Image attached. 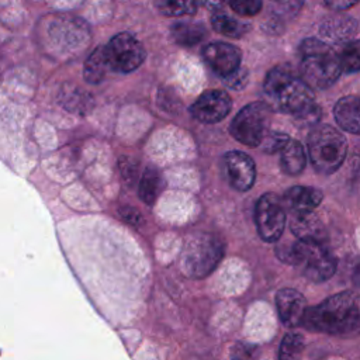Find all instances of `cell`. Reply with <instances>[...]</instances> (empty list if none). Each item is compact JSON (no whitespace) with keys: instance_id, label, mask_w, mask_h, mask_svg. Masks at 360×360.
Instances as JSON below:
<instances>
[{"instance_id":"9a60e30c","label":"cell","mask_w":360,"mask_h":360,"mask_svg":"<svg viewBox=\"0 0 360 360\" xmlns=\"http://www.w3.org/2000/svg\"><path fill=\"white\" fill-rule=\"evenodd\" d=\"M322 198L323 194L319 188L307 186L290 187L284 194V202L292 212H314Z\"/></svg>"},{"instance_id":"52a82bcc","label":"cell","mask_w":360,"mask_h":360,"mask_svg":"<svg viewBox=\"0 0 360 360\" xmlns=\"http://www.w3.org/2000/svg\"><path fill=\"white\" fill-rule=\"evenodd\" d=\"M271 108L267 103L255 101L245 105L232 120L229 131L232 136L250 148L260 146L266 134L270 131Z\"/></svg>"},{"instance_id":"ac0fdd59","label":"cell","mask_w":360,"mask_h":360,"mask_svg":"<svg viewBox=\"0 0 360 360\" xmlns=\"http://www.w3.org/2000/svg\"><path fill=\"white\" fill-rule=\"evenodd\" d=\"M307 163V156L301 142L290 139L285 148L280 152V166L285 174L297 176L300 174Z\"/></svg>"},{"instance_id":"7c38bea8","label":"cell","mask_w":360,"mask_h":360,"mask_svg":"<svg viewBox=\"0 0 360 360\" xmlns=\"http://www.w3.org/2000/svg\"><path fill=\"white\" fill-rule=\"evenodd\" d=\"M240 51L226 42H211L202 49V58L205 63L222 77L233 73L240 68Z\"/></svg>"},{"instance_id":"8992f818","label":"cell","mask_w":360,"mask_h":360,"mask_svg":"<svg viewBox=\"0 0 360 360\" xmlns=\"http://www.w3.org/2000/svg\"><path fill=\"white\" fill-rule=\"evenodd\" d=\"M225 246L221 238L200 232L188 238L181 252V270L191 278L207 277L221 262Z\"/></svg>"},{"instance_id":"f1b7e54d","label":"cell","mask_w":360,"mask_h":360,"mask_svg":"<svg viewBox=\"0 0 360 360\" xmlns=\"http://www.w3.org/2000/svg\"><path fill=\"white\" fill-rule=\"evenodd\" d=\"M229 7L240 15H255L262 8V1L259 0H242V1H231Z\"/></svg>"},{"instance_id":"5bb4252c","label":"cell","mask_w":360,"mask_h":360,"mask_svg":"<svg viewBox=\"0 0 360 360\" xmlns=\"http://www.w3.org/2000/svg\"><path fill=\"white\" fill-rule=\"evenodd\" d=\"M290 228L300 240H314L323 243L325 228L315 212H292Z\"/></svg>"},{"instance_id":"2e32d148","label":"cell","mask_w":360,"mask_h":360,"mask_svg":"<svg viewBox=\"0 0 360 360\" xmlns=\"http://www.w3.org/2000/svg\"><path fill=\"white\" fill-rule=\"evenodd\" d=\"M333 115L338 125L350 132L360 134V98L356 96H345L335 104Z\"/></svg>"},{"instance_id":"603a6c76","label":"cell","mask_w":360,"mask_h":360,"mask_svg":"<svg viewBox=\"0 0 360 360\" xmlns=\"http://www.w3.org/2000/svg\"><path fill=\"white\" fill-rule=\"evenodd\" d=\"M60 104H63L70 111H87L91 107L93 100L89 94L83 93L82 89L73 86V89H63L60 91Z\"/></svg>"},{"instance_id":"d6986e66","label":"cell","mask_w":360,"mask_h":360,"mask_svg":"<svg viewBox=\"0 0 360 360\" xmlns=\"http://www.w3.org/2000/svg\"><path fill=\"white\" fill-rule=\"evenodd\" d=\"M205 27L200 22H176L170 28L172 38L181 46H193L205 38Z\"/></svg>"},{"instance_id":"cb8c5ba5","label":"cell","mask_w":360,"mask_h":360,"mask_svg":"<svg viewBox=\"0 0 360 360\" xmlns=\"http://www.w3.org/2000/svg\"><path fill=\"white\" fill-rule=\"evenodd\" d=\"M304 350V338L300 333H287L278 347V360H300Z\"/></svg>"},{"instance_id":"277c9868","label":"cell","mask_w":360,"mask_h":360,"mask_svg":"<svg viewBox=\"0 0 360 360\" xmlns=\"http://www.w3.org/2000/svg\"><path fill=\"white\" fill-rule=\"evenodd\" d=\"M276 255L287 264L300 266L304 276L314 283H322L330 278L338 266L336 257L322 242L298 239L277 246Z\"/></svg>"},{"instance_id":"484cf974","label":"cell","mask_w":360,"mask_h":360,"mask_svg":"<svg viewBox=\"0 0 360 360\" xmlns=\"http://www.w3.org/2000/svg\"><path fill=\"white\" fill-rule=\"evenodd\" d=\"M156 7L165 15L177 17L183 14H193L198 4L195 1H156Z\"/></svg>"},{"instance_id":"1f68e13d","label":"cell","mask_w":360,"mask_h":360,"mask_svg":"<svg viewBox=\"0 0 360 360\" xmlns=\"http://www.w3.org/2000/svg\"><path fill=\"white\" fill-rule=\"evenodd\" d=\"M132 160L131 159H127V156H122V159L120 160V167H121V172H122V176L127 181H134L135 176H136V167L132 166Z\"/></svg>"},{"instance_id":"ba28073f","label":"cell","mask_w":360,"mask_h":360,"mask_svg":"<svg viewBox=\"0 0 360 360\" xmlns=\"http://www.w3.org/2000/svg\"><path fill=\"white\" fill-rule=\"evenodd\" d=\"M108 66L114 72L129 73L138 69L146 56L143 45L128 32L114 35L107 45H104Z\"/></svg>"},{"instance_id":"8fae6325","label":"cell","mask_w":360,"mask_h":360,"mask_svg":"<svg viewBox=\"0 0 360 360\" xmlns=\"http://www.w3.org/2000/svg\"><path fill=\"white\" fill-rule=\"evenodd\" d=\"M225 170L231 186L238 191H248L256 180V165L253 159L240 150H231L224 158Z\"/></svg>"},{"instance_id":"836d02e7","label":"cell","mask_w":360,"mask_h":360,"mask_svg":"<svg viewBox=\"0 0 360 360\" xmlns=\"http://www.w3.org/2000/svg\"><path fill=\"white\" fill-rule=\"evenodd\" d=\"M352 280L356 285L360 287V259L354 263L353 270H352Z\"/></svg>"},{"instance_id":"30bf717a","label":"cell","mask_w":360,"mask_h":360,"mask_svg":"<svg viewBox=\"0 0 360 360\" xmlns=\"http://www.w3.org/2000/svg\"><path fill=\"white\" fill-rule=\"evenodd\" d=\"M232 108V100L224 90L204 91L190 107L191 115L205 124H215L224 120Z\"/></svg>"},{"instance_id":"e575fe53","label":"cell","mask_w":360,"mask_h":360,"mask_svg":"<svg viewBox=\"0 0 360 360\" xmlns=\"http://www.w3.org/2000/svg\"><path fill=\"white\" fill-rule=\"evenodd\" d=\"M356 186H357V191H359V194H360V170H359V173H357V179H356Z\"/></svg>"},{"instance_id":"4316f807","label":"cell","mask_w":360,"mask_h":360,"mask_svg":"<svg viewBox=\"0 0 360 360\" xmlns=\"http://www.w3.org/2000/svg\"><path fill=\"white\" fill-rule=\"evenodd\" d=\"M290 139H291V138H290L285 132H280V131H273V129H270V131L266 134L264 139L262 141L260 148H262V150H263L264 153H269V155L277 153V152H281V150L285 148V145L290 142Z\"/></svg>"},{"instance_id":"9c48e42d","label":"cell","mask_w":360,"mask_h":360,"mask_svg":"<svg viewBox=\"0 0 360 360\" xmlns=\"http://www.w3.org/2000/svg\"><path fill=\"white\" fill-rule=\"evenodd\" d=\"M255 222L259 236L264 242L280 239L285 225V212L283 202L273 193H264L255 207Z\"/></svg>"},{"instance_id":"ffe728a7","label":"cell","mask_w":360,"mask_h":360,"mask_svg":"<svg viewBox=\"0 0 360 360\" xmlns=\"http://www.w3.org/2000/svg\"><path fill=\"white\" fill-rule=\"evenodd\" d=\"M165 181L160 173L153 169L148 167L142 173L141 181H139V198L146 204V205H153L160 193L163 191Z\"/></svg>"},{"instance_id":"d4e9b609","label":"cell","mask_w":360,"mask_h":360,"mask_svg":"<svg viewBox=\"0 0 360 360\" xmlns=\"http://www.w3.org/2000/svg\"><path fill=\"white\" fill-rule=\"evenodd\" d=\"M340 62L343 72H359L360 70V39L349 42L340 52Z\"/></svg>"},{"instance_id":"7402d4cb","label":"cell","mask_w":360,"mask_h":360,"mask_svg":"<svg viewBox=\"0 0 360 360\" xmlns=\"http://www.w3.org/2000/svg\"><path fill=\"white\" fill-rule=\"evenodd\" d=\"M211 24L217 32L231 38H239L250 30L249 24H245L221 10H214V14L211 17Z\"/></svg>"},{"instance_id":"e0dca14e","label":"cell","mask_w":360,"mask_h":360,"mask_svg":"<svg viewBox=\"0 0 360 360\" xmlns=\"http://www.w3.org/2000/svg\"><path fill=\"white\" fill-rule=\"evenodd\" d=\"M357 31V22L354 18L347 15H333L326 18L319 32L322 38L333 41V42H342L350 39Z\"/></svg>"},{"instance_id":"6da1fadb","label":"cell","mask_w":360,"mask_h":360,"mask_svg":"<svg viewBox=\"0 0 360 360\" xmlns=\"http://www.w3.org/2000/svg\"><path fill=\"white\" fill-rule=\"evenodd\" d=\"M309 330L342 335L360 329V295L352 291L335 294L307 308L301 322Z\"/></svg>"},{"instance_id":"5b68a950","label":"cell","mask_w":360,"mask_h":360,"mask_svg":"<svg viewBox=\"0 0 360 360\" xmlns=\"http://www.w3.org/2000/svg\"><path fill=\"white\" fill-rule=\"evenodd\" d=\"M308 153L318 173L332 174L345 162L347 153L346 138L332 125L318 124L308 135Z\"/></svg>"},{"instance_id":"4fadbf2b","label":"cell","mask_w":360,"mask_h":360,"mask_svg":"<svg viewBox=\"0 0 360 360\" xmlns=\"http://www.w3.org/2000/svg\"><path fill=\"white\" fill-rule=\"evenodd\" d=\"M276 307L280 321L288 326H298L307 311L304 295L294 288H283L276 294Z\"/></svg>"},{"instance_id":"f546056e","label":"cell","mask_w":360,"mask_h":360,"mask_svg":"<svg viewBox=\"0 0 360 360\" xmlns=\"http://www.w3.org/2000/svg\"><path fill=\"white\" fill-rule=\"evenodd\" d=\"M224 83L233 90H240L246 86L248 83V70L245 68H239L238 70H235L233 73L222 77Z\"/></svg>"},{"instance_id":"3957f363","label":"cell","mask_w":360,"mask_h":360,"mask_svg":"<svg viewBox=\"0 0 360 360\" xmlns=\"http://www.w3.org/2000/svg\"><path fill=\"white\" fill-rule=\"evenodd\" d=\"M340 56L323 41L307 38L300 45L301 80L311 90L330 87L342 75Z\"/></svg>"},{"instance_id":"83f0119b","label":"cell","mask_w":360,"mask_h":360,"mask_svg":"<svg viewBox=\"0 0 360 360\" xmlns=\"http://www.w3.org/2000/svg\"><path fill=\"white\" fill-rule=\"evenodd\" d=\"M231 360H255L257 356V346L245 342H236L229 352Z\"/></svg>"},{"instance_id":"4dcf8cb0","label":"cell","mask_w":360,"mask_h":360,"mask_svg":"<svg viewBox=\"0 0 360 360\" xmlns=\"http://www.w3.org/2000/svg\"><path fill=\"white\" fill-rule=\"evenodd\" d=\"M120 215L122 217L124 221H127L128 224L134 225V226H139L143 222V218L141 217V214L132 208V207H124L120 210Z\"/></svg>"},{"instance_id":"7a4b0ae2","label":"cell","mask_w":360,"mask_h":360,"mask_svg":"<svg viewBox=\"0 0 360 360\" xmlns=\"http://www.w3.org/2000/svg\"><path fill=\"white\" fill-rule=\"evenodd\" d=\"M263 90L270 108L294 115V118L316 104L312 90L281 66L267 73Z\"/></svg>"},{"instance_id":"d6a6232c","label":"cell","mask_w":360,"mask_h":360,"mask_svg":"<svg viewBox=\"0 0 360 360\" xmlns=\"http://www.w3.org/2000/svg\"><path fill=\"white\" fill-rule=\"evenodd\" d=\"M326 6L330 7V8H333V10L343 11V10H347V8L353 7V6H356V3H354V1H353V3H352V1H328Z\"/></svg>"},{"instance_id":"44dd1931","label":"cell","mask_w":360,"mask_h":360,"mask_svg":"<svg viewBox=\"0 0 360 360\" xmlns=\"http://www.w3.org/2000/svg\"><path fill=\"white\" fill-rule=\"evenodd\" d=\"M108 70H110V66L105 58L104 46H98L86 59L84 68H83V76L89 83L97 84L104 80Z\"/></svg>"}]
</instances>
